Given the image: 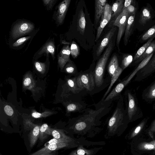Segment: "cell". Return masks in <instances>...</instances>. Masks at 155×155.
Segmentation results:
<instances>
[{"mask_svg":"<svg viewBox=\"0 0 155 155\" xmlns=\"http://www.w3.org/2000/svg\"><path fill=\"white\" fill-rule=\"evenodd\" d=\"M124 114L122 110L120 108H117L108 122L107 133L108 137L120 135V128L124 124Z\"/></svg>","mask_w":155,"mask_h":155,"instance_id":"6da1fadb","label":"cell"},{"mask_svg":"<svg viewBox=\"0 0 155 155\" xmlns=\"http://www.w3.org/2000/svg\"><path fill=\"white\" fill-rule=\"evenodd\" d=\"M113 48V43L111 41L99 60L96 67L94 81L97 83L101 84L103 82V77L105 68Z\"/></svg>","mask_w":155,"mask_h":155,"instance_id":"7a4b0ae2","label":"cell"},{"mask_svg":"<svg viewBox=\"0 0 155 155\" xmlns=\"http://www.w3.org/2000/svg\"><path fill=\"white\" fill-rule=\"evenodd\" d=\"M127 115L129 120L131 121L142 117L143 114L139 107L137 98L131 91H128Z\"/></svg>","mask_w":155,"mask_h":155,"instance_id":"3957f363","label":"cell"},{"mask_svg":"<svg viewBox=\"0 0 155 155\" xmlns=\"http://www.w3.org/2000/svg\"><path fill=\"white\" fill-rule=\"evenodd\" d=\"M129 14L126 9H124L122 13L118 16L112 23L111 27L117 26L118 31L117 35L116 45L120 51L119 44L121 38L125 30Z\"/></svg>","mask_w":155,"mask_h":155,"instance_id":"277c9868","label":"cell"},{"mask_svg":"<svg viewBox=\"0 0 155 155\" xmlns=\"http://www.w3.org/2000/svg\"><path fill=\"white\" fill-rule=\"evenodd\" d=\"M155 72V51L147 64L135 75L134 81H139L148 77Z\"/></svg>","mask_w":155,"mask_h":155,"instance_id":"5b68a950","label":"cell"},{"mask_svg":"<svg viewBox=\"0 0 155 155\" xmlns=\"http://www.w3.org/2000/svg\"><path fill=\"white\" fill-rule=\"evenodd\" d=\"M34 28L32 23L26 21H21L13 27L12 32V38L14 39L26 35Z\"/></svg>","mask_w":155,"mask_h":155,"instance_id":"8992f818","label":"cell"},{"mask_svg":"<svg viewBox=\"0 0 155 155\" xmlns=\"http://www.w3.org/2000/svg\"><path fill=\"white\" fill-rule=\"evenodd\" d=\"M76 82L78 87L81 90L85 88L91 91L94 88V79L91 73L80 74L77 78Z\"/></svg>","mask_w":155,"mask_h":155,"instance_id":"52a82bcc","label":"cell"},{"mask_svg":"<svg viewBox=\"0 0 155 155\" xmlns=\"http://www.w3.org/2000/svg\"><path fill=\"white\" fill-rule=\"evenodd\" d=\"M83 145H80L67 155H94L103 149L102 147H95L87 149Z\"/></svg>","mask_w":155,"mask_h":155,"instance_id":"ba28073f","label":"cell"},{"mask_svg":"<svg viewBox=\"0 0 155 155\" xmlns=\"http://www.w3.org/2000/svg\"><path fill=\"white\" fill-rule=\"evenodd\" d=\"M124 1L123 0H117L113 4L112 6V15L109 25V27H111L114 21L122 12Z\"/></svg>","mask_w":155,"mask_h":155,"instance_id":"9c48e42d","label":"cell"},{"mask_svg":"<svg viewBox=\"0 0 155 155\" xmlns=\"http://www.w3.org/2000/svg\"><path fill=\"white\" fill-rule=\"evenodd\" d=\"M71 1V0H65L59 4L57 14L59 24L63 23Z\"/></svg>","mask_w":155,"mask_h":155,"instance_id":"30bf717a","label":"cell"},{"mask_svg":"<svg viewBox=\"0 0 155 155\" xmlns=\"http://www.w3.org/2000/svg\"><path fill=\"white\" fill-rule=\"evenodd\" d=\"M115 26H112L101 41L96 51L97 55L99 56L105 47L109 43L116 30Z\"/></svg>","mask_w":155,"mask_h":155,"instance_id":"8fae6325","label":"cell"},{"mask_svg":"<svg viewBox=\"0 0 155 155\" xmlns=\"http://www.w3.org/2000/svg\"><path fill=\"white\" fill-rule=\"evenodd\" d=\"M135 14L129 15L125 31L124 41V45H127L130 37L133 32L135 23Z\"/></svg>","mask_w":155,"mask_h":155,"instance_id":"7c38bea8","label":"cell"},{"mask_svg":"<svg viewBox=\"0 0 155 155\" xmlns=\"http://www.w3.org/2000/svg\"><path fill=\"white\" fill-rule=\"evenodd\" d=\"M142 97L147 102L151 103L155 101V81L143 91Z\"/></svg>","mask_w":155,"mask_h":155,"instance_id":"4fadbf2b","label":"cell"},{"mask_svg":"<svg viewBox=\"0 0 155 155\" xmlns=\"http://www.w3.org/2000/svg\"><path fill=\"white\" fill-rule=\"evenodd\" d=\"M40 126L36 125L28 134V138L30 148H32L35 146L39 137Z\"/></svg>","mask_w":155,"mask_h":155,"instance_id":"5bb4252c","label":"cell"},{"mask_svg":"<svg viewBox=\"0 0 155 155\" xmlns=\"http://www.w3.org/2000/svg\"><path fill=\"white\" fill-rule=\"evenodd\" d=\"M153 53H154L151 54L150 55L146 57L141 61L137 67L136 68L134 71L129 75V77L125 80L127 84L134 77L137 72L143 68L147 64L152 57Z\"/></svg>","mask_w":155,"mask_h":155,"instance_id":"9a60e30c","label":"cell"},{"mask_svg":"<svg viewBox=\"0 0 155 155\" xmlns=\"http://www.w3.org/2000/svg\"><path fill=\"white\" fill-rule=\"evenodd\" d=\"M155 51V40L152 41L145 51L138 59L134 63V65H136L140 62H141L146 57L154 53Z\"/></svg>","mask_w":155,"mask_h":155,"instance_id":"2e32d148","label":"cell"},{"mask_svg":"<svg viewBox=\"0 0 155 155\" xmlns=\"http://www.w3.org/2000/svg\"><path fill=\"white\" fill-rule=\"evenodd\" d=\"M78 30L83 35L86 26V20L85 14L83 11L81 10L79 12L77 21Z\"/></svg>","mask_w":155,"mask_h":155,"instance_id":"e0dca14e","label":"cell"},{"mask_svg":"<svg viewBox=\"0 0 155 155\" xmlns=\"http://www.w3.org/2000/svg\"><path fill=\"white\" fill-rule=\"evenodd\" d=\"M51 128L46 124L40 126L39 138L41 141H43L50 136H51Z\"/></svg>","mask_w":155,"mask_h":155,"instance_id":"ac0fdd59","label":"cell"},{"mask_svg":"<svg viewBox=\"0 0 155 155\" xmlns=\"http://www.w3.org/2000/svg\"><path fill=\"white\" fill-rule=\"evenodd\" d=\"M119 67L117 57L114 55L112 57L108 67V71L110 75L112 77Z\"/></svg>","mask_w":155,"mask_h":155,"instance_id":"d6986e66","label":"cell"},{"mask_svg":"<svg viewBox=\"0 0 155 155\" xmlns=\"http://www.w3.org/2000/svg\"><path fill=\"white\" fill-rule=\"evenodd\" d=\"M151 14L149 9L147 7L142 10L139 21L140 24L144 25L151 18Z\"/></svg>","mask_w":155,"mask_h":155,"instance_id":"ffe728a7","label":"cell"},{"mask_svg":"<svg viewBox=\"0 0 155 155\" xmlns=\"http://www.w3.org/2000/svg\"><path fill=\"white\" fill-rule=\"evenodd\" d=\"M112 14V13H110L107 16L102 19L100 25L97 30L95 40V41H97L98 39L104 28L107 24L110 21L111 17Z\"/></svg>","mask_w":155,"mask_h":155,"instance_id":"44dd1931","label":"cell"},{"mask_svg":"<svg viewBox=\"0 0 155 155\" xmlns=\"http://www.w3.org/2000/svg\"><path fill=\"white\" fill-rule=\"evenodd\" d=\"M45 52L50 53L51 54L53 58L54 57L55 47L52 42L50 41L47 43L38 53V54L41 55Z\"/></svg>","mask_w":155,"mask_h":155,"instance_id":"7402d4cb","label":"cell"},{"mask_svg":"<svg viewBox=\"0 0 155 155\" xmlns=\"http://www.w3.org/2000/svg\"><path fill=\"white\" fill-rule=\"evenodd\" d=\"M155 37H153L149 39L147 42L137 50L133 58V62H134V63L138 59L144 52Z\"/></svg>","mask_w":155,"mask_h":155,"instance_id":"603a6c76","label":"cell"},{"mask_svg":"<svg viewBox=\"0 0 155 155\" xmlns=\"http://www.w3.org/2000/svg\"><path fill=\"white\" fill-rule=\"evenodd\" d=\"M95 19L96 22H97L103 14L105 7L101 5L99 0H96L95 1Z\"/></svg>","mask_w":155,"mask_h":155,"instance_id":"cb8c5ba5","label":"cell"},{"mask_svg":"<svg viewBox=\"0 0 155 155\" xmlns=\"http://www.w3.org/2000/svg\"><path fill=\"white\" fill-rule=\"evenodd\" d=\"M148 118V117L144 118L135 128L132 132L130 138H133L136 136L142 130L146 125Z\"/></svg>","mask_w":155,"mask_h":155,"instance_id":"d4e9b609","label":"cell"},{"mask_svg":"<svg viewBox=\"0 0 155 155\" xmlns=\"http://www.w3.org/2000/svg\"><path fill=\"white\" fill-rule=\"evenodd\" d=\"M23 84L24 88L27 89H30L34 87V81L31 75H26L23 79Z\"/></svg>","mask_w":155,"mask_h":155,"instance_id":"484cf974","label":"cell"},{"mask_svg":"<svg viewBox=\"0 0 155 155\" xmlns=\"http://www.w3.org/2000/svg\"><path fill=\"white\" fill-rule=\"evenodd\" d=\"M123 71V70L122 69V68L119 67L117 70L111 77L112 78L110 85L107 91L105 92V94L104 95V97H103V99L105 98V97L109 92L115 82L116 81L117 79L118 78L121 73Z\"/></svg>","mask_w":155,"mask_h":155,"instance_id":"4316f807","label":"cell"},{"mask_svg":"<svg viewBox=\"0 0 155 155\" xmlns=\"http://www.w3.org/2000/svg\"><path fill=\"white\" fill-rule=\"evenodd\" d=\"M139 149L142 150H155V142H143L138 145Z\"/></svg>","mask_w":155,"mask_h":155,"instance_id":"83f0119b","label":"cell"},{"mask_svg":"<svg viewBox=\"0 0 155 155\" xmlns=\"http://www.w3.org/2000/svg\"><path fill=\"white\" fill-rule=\"evenodd\" d=\"M133 58L132 55L127 54L124 56L122 61V68L123 70L127 68L132 62Z\"/></svg>","mask_w":155,"mask_h":155,"instance_id":"f1b7e54d","label":"cell"},{"mask_svg":"<svg viewBox=\"0 0 155 155\" xmlns=\"http://www.w3.org/2000/svg\"><path fill=\"white\" fill-rule=\"evenodd\" d=\"M155 37V25L150 28L142 36L141 39L143 41Z\"/></svg>","mask_w":155,"mask_h":155,"instance_id":"f546056e","label":"cell"},{"mask_svg":"<svg viewBox=\"0 0 155 155\" xmlns=\"http://www.w3.org/2000/svg\"><path fill=\"white\" fill-rule=\"evenodd\" d=\"M54 114V113L49 110H45L44 112L40 113L33 110L31 114V116L36 118L41 117H45L50 116Z\"/></svg>","mask_w":155,"mask_h":155,"instance_id":"4dcf8cb0","label":"cell"},{"mask_svg":"<svg viewBox=\"0 0 155 155\" xmlns=\"http://www.w3.org/2000/svg\"><path fill=\"white\" fill-rule=\"evenodd\" d=\"M61 57L68 61L70 60L71 54L70 48L68 45L64 46L62 49L61 52Z\"/></svg>","mask_w":155,"mask_h":155,"instance_id":"1f68e13d","label":"cell"},{"mask_svg":"<svg viewBox=\"0 0 155 155\" xmlns=\"http://www.w3.org/2000/svg\"><path fill=\"white\" fill-rule=\"evenodd\" d=\"M71 54L74 58H77L79 53V48L74 42H73L70 47Z\"/></svg>","mask_w":155,"mask_h":155,"instance_id":"d6a6232c","label":"cell"},{"mask_svg":"<svg viewBox=\"0 0 155 155\" xmlns=\"http://www.w3.org/2000/svg\"><path fill=\"white\" fill-rule=\"evenodd\" d=\"M67 83L71 90L74 92L79 90H81L78 86L76 79H68L67 80Z\"/></svg>","mask_w":155,"mask_h":155,"instance_id":"836d02e7","label":"cell"},{"mask_svg":"<svg viewBox=\"0 0 155 155\" xmlns=\"http://www.w3.org/2000/svg\"><path fill=\"white\" fill-rule=\"evenodd\" d=\"M35 66L37 70L41 74H44L45 71L46 66L45 63L36 61L35 62Z\"/></svg>","mask_w":155,"mask_h":155,"instance_id":"e575fe53","label":"cell"},{"mask_svg":"<svg viewBox=\"0 0 155 155\" xmlns=\"http://www.w3.org/2000/svg\"><path fill=\"white\" fill-rule=\"evenodd\" d=\"M111 13H112V7L108 4L106 3L104 8L102 19L107 16Z\"/></svg>","mask_w":155,"mask_h":155,"instance_id":"d590c367","label":"cell"},{"mask_svg":"<svg viewBox=\"0 0 155 155\" xmlns=\"http://www.w3.org/2000/svg\"><path fill=\"white\" fill-rule=\"evenodd\" d=\"M31 38L30 36H28L26 37L21 38L18 39L16 41L14 42L12 46L13 47L18 46L25 42Z\"/></svg>","mask_w":155,"mask_h":155,"instance_id":"8d00e7d4","label":"cell"},{"mask_svg":"<svg viewBox=\"0 0 155 155\" xmlns=\"http://www.w3.org/2000/svg\"><path fill=\"white\" fill-rule=\"evenodd\" d=\"M24 124L25 129L27 130H31L36 125L29 120L25 121Z\"/></svg>","mask_w":155,"mask_h":155,"instance_id":"74e56055","label":"cell"},{"mask_svg":"<svg viewBox=\"0 0 155 155\" xmlns=\"http://www.w3.org/2000/svg\"><path fill=\"white\" fill-rule=\"evenodd\" d=\"M154 132H155V119L152 122L148 132L149 135L153 139V134Z\"/></svg>","mask_w":155,"mask_h":155,"instance_id":"f35d334b","label":"cell"},{"mask_svg":"<svg viewBox=\"0 0 155 155\" xmlns=\"http://www.w3.org/2000/svg\"><path fill=\"white\" fill-rule=\"evenodd\" d=\"M4 110L6 114L9 116H12L14 113L13 109L9 105H5L4 107Z\"/></svg>","mask_w":155,"mask_h":155,"instance_id":"ab89813d","label":"cell"},{"mask_svg":"<svg viewBox=\"0 0 155 155\" xmlns=\"http://www.w3.org/2000/svg\"><path fill=\"white\" fill-rule=\"evenodd\" d=\"M68 61L63 58L59 56L58 58V63L60 68L62 70Z\"/></svg>","mask_w":155,"mask_h":155,"instance_id":"60d3db41","label":"cell"},{"mask_svg":"<svg viewBox=\"0 0 155 155\" xmlns=\"http://www.w3.org/2000/svg\"><path fill=\"white\" fill-rule=\"evenodd\" d=\"M129 13V15L136 14V8L132 5H130L126 8Z\"/></svg>","mask_w":155,"mask_h":155,"instance_id":"b9f144b4","label":"cell"},{"mask_svg":"<svg viewBox=\"0 0 155 155\" xmlns=\"http://www.w3.org/2000/svg\"><path fill=\"white\" fill-rule=\"evenodd\" d=\"M77 108L76 105L74 104H71L67 107V110L69 112L75 110Z\"/></svg>","mask_w":155,"mask_h":155,"instance_id":"7bdbcfd3","label":"cell"},{"mask_svg":"<svg viewBox=\"0 0 155 155\" xmlns=\"http://www.w3.org/2000/svg\"><path fill=\"white\" fill-rule=\"evenodd\" d=\"M43 1L45 5H47L48 7L51 8L54 2L55 1V0H43Z\"/></svg>","mask_w":155,"mask_h":155,"instance_id":"ee69618b","label":"cell"},{"mask_svg":"<svg viewBox=\"0 0 155 155\" xmlns=\"http://www.w3.org/2000/svg\"><path fill=\"white\" fill-rule=\"evenodd\" d=\"M74 70V68L71 65H68L66 68L65 71L68 73H72Z\"/></svg>","mask_w":155,"mask_h":155,"instance_id":"f6af8a7d","label":"cell"},{"mask_svg":"<svg viewBox=\"0 0 155 155\" xmlns=\"http://www.w3.org/2000/svg\"><path fill=\"white\" fill-rule=\"evenodd\" d=\"M133 1L132 0H126L125 1L124 9H126L130 5H131Z\"/></svg>","mask_w":155,"mask_h":155,"instance_id":"bcb514c9","label":"cell"},{"mask_svg":"<svg viewBox=\"0 0 155 155\" xmlns=\"http://www.w3.org/2000/svg\"><path fill=\"white\" fill-rule=\"evenodd\" d=\"M56 151L54 152L51 153H41L37 155H56Z\"/></svg>","mask_w":155,"mask_h":155,"instance_id":"7dc6e473","label":"cell"},{"mask_svg":"<svg viewBox=\"0 0 155 155\" xmlns=\"http://www.w3.org/2000/svg\"><path fill=\"white\" fill-rule=\"evenodd\" d=\"M99 1L100 2L102 3H104L105 2H106L107 1L106 0H99Z\"/></svg>","mask_w":155,"mask_h":155,"instance_id":"c3c4849f","label":"cell"},{"mask_svg":"<svg viewBox=\"0 0 155 155\" xmlns=\"http://www.w3.org/2000/svg\"><path fill=\"white\" fill-rule=\"evenodd\" d=\"M153 110L155 109V104L153 105Z\"/></svg>","mask_w":155,"mask_h":155,"instance_id":"681fc988","label":"cell"},{"mask_svg":"<svg viewBox=\"0 0 155 155\" xmlns=\"http://www.w3.org/2000/svg\"><path fill=\"white\" fill-rule=\"evenodd\" d=\"M0 155H2L1 154H0Z\"/></svg>","mask_w":155,"mask_h":155,"instance_id":"f907efd6","label":"cell"},{"mask_svg":"<svg viewBox=\"0 0 155 155\" xmlns=\"http://www.w3.org/2000/svg\"></svg>","mask_w":155,"mask_h":155,"instance_id":"816d5d0a","label":"cell"}]
</instances>
